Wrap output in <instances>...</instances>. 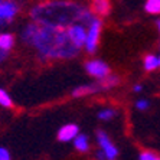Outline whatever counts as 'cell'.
<instances>
[{
	"label": "cell",
	"mask_w": 160,
	"mask_h": 160,
	"mask_svg": "<svg viewBox=\"0 0 160 160\" xmlns=\"http://www.w3.org/2000/svg\"><path fill=\"white\" fill-rule=\"evenodd\" d=\"M22 39L45 58H72L79 52L69 38L68 28L32 22L22 30Z\"/></svg>",
	"instance_id": "1"
},
{
	"label": "cell",
	"mask_w": 160,
	"mask_h": 160,
	"mask_svg": "<svg viewBox=\"0 0 160 160\" xmlns=\"http://www.w3.org/2000/svg\"><path fill=\"white\" fill-rule=\"evenodd\" d=\"M30 16L35 23L58 28H69L75 23H82L88 28L95 19L91 10L71 2H48L38 4L32 9Z\"/></svg>",
	"instance_id": "2"
},
{
	"label": "cell",
	"mask_w": 160,
	"mask_h": 160,
	"mask_svg": "<svg viewBox=\"0 0 160 160\" xmlns=\"http://www.w3.org/2000/svg\"><path fill=\"white\" fill-rule=\"evenodd\" d=\"M117 84H118V78L117 77H107V78L102 79L98 84H89V85H82V87L75 88L72 95L74 97H82V95H87V94H95L98 91H104V89L112 88Z\"/></svg>",
	"instance_id": "3"
},
{
	"label": "cell",
	"mask_w": 160,
	"mask_h": 160,
	"mask_svg": "<svg viewBox=\"0 0 160 160\" xmlns=\"http://www.w3.org/2000/svg\"><path fill=\"white\" fill-rule=\"evenodd\" d=\"M101 20L98 18H95L91 22L88 28H87V41H85V46L88 53H94L97 51L98 46V39H100V32H101Z\"/></svg>",
	"instance_id": "4"
},
{
	"label": "cell",
	"mask_w": 160,
	"mask_h": 160,
	"mask_svg": "<svg viewBox=\"0 0 160 160\" xmlns=\"http://www.w3.org/2000/svg\"><path fill=\"white\" fill-rule=\"evenodd\" d=\"M19 12V6L15 2L0 0V28L6 26L16 18Z\"/></svg>",
	"instance_id": "5"
},
{
	"label": "cell",
	"mask_w": 160,
	"mask_h": 160,
	"mask_svg": "<svg viewBox=\"0 0 160 160\" xmlns=\"http://www.w3.org/2000/svg\"><path fill=\"white\" fill-rule=\"evenodd\" d=\"M85 69L91 77L94 78H98V79H105L107 77H110V68L105 62L100 59H92V61H88L85 63Z\"/></svg>",
	"instance_id": "6"
},
{
	"label": "cell",
	"mask_w": 160,
	"mask_h": 160,
	"mask_svg": "<svg viewBox=\"0 0 160 160\" xmlns=\"http://www.w3.org/2000/svg\"><path fill=\"white\" fill-rule=\"evenodd\" d=\"M97 140L101 147V152L105 154L107 160H116L117 154H118V150H117V147L111 143V140L108 138L107 134H105L104 131H98Z\"/></svg>",
	"instance_id": "7"
},
{
	"label": "cell",
	"mask_w": 160,
	"mask_h": 160,
	"mask_svg": "<svg viewBox=\"0 0 160 160\" xmlns=\"http://www.w3.org/2000/svg\"><path fill=\"white\" fill-rule=\"evenodd\" d=\"M78 134H79L78 126H75V124H65L58 131V138L61 142H71V140H75V137Z\"/></svg>",
	"instance_id": "8"
},
{
	"label": "cell",
	"mask_w": 160,
	"mask_h": 160,
	"mask_svg": "<svg viewBox=\"0 0 160 160\" xmlns=\"http://www.w3.org/2000/svg\"><path fill=\"white\" fill-rule=\"evenodd\" d=\"M15 45V38L13 35L4 32V33H0V49L4 51V52H9Z\"/></svg>",
	"instance_id": "9"
},
{
	"label": "cell",
	"mask_w": 160,
	"mask_h": 160,
	"mask_svg": "<svg viewBox=\"0 0 160 160\" xmlns=\"http://www.w3.org/2000/svg\"><path fill=\"white\" fill-rule=\"evenodd\" d=\"M92 12L100 16H104L110 12V3L107 0H95L92 2Z\"/></svg>",
	"instance_id": "10"
},
{
	"label": "cell",
	"mask_w": 160,
	"mask_h": 160,
	"mask_svg": "<svg viewBox=\"0 0 160 160\" xmlns=\"http://www.w3.org/2000/svg\"><path fill=\"white\" fill-rule=\"evenodd\" d=\"M74 146H75V149L79 150V152H87L89 149L88 137H87L85 134H78L74 140Z\"/></svg>",
	"instance_id": "11"
},
{
	"label": "cell",
	"mask_w": 160,
	"mask_h": 160,
	"mask_svg": "<svg viewBox=\"0 0 160 160\" xmlns=\"http://www.w3.org/2000/svg\"><path fill=\"white\" fill-rule=\"evenodd\" d=\"M160 67L159 58L156 55H147L144 58V68L146 71H154L156 68Z\"/></svg>",
	"instance_id": "12"
},
{
	"label": "cell",
	"mask_w": 160,
	"mask_h": 160,
	"mask_svg": "<svg viewBox=\"0 0 160 160\" xmlns=\"http://www.w3.org/2000/svg\"><path fill=\"white\" fill-rule=\"evenodd\" d=\"M144 9L149 12V13L159 15L160 13V0H149V2H146Z\"/></svg>",
	"instance_id": "13"
},
{
	"label": "cell",
	"mask_w": 160,
	"mask_h": 160,
	"mask_svg": "<svg viewBox=\"0 0 160 160\" xmlns=\"http://www.w3.org/2000/svg\"><path fill=\"white\" fill-rule=\"evenodd\" d=\"M0 105H2V107H6V108L13 105V101H12L10 95L2 88H0Z\"/></svg>",
	"instance_id": "14"
},
{
	"label": "cell",
	"mask_w": 160,
	"mask_h": 160,
	"mask_svg": "<svg viewBox=\"0 0 160 160\" xmlns=\"http://www.w3.org/2000/svg\"><path fill=\"white\" fill-rule=\"evenodd\" d=\"M117 112L114 111V110H111V108H107V110H101L100 112H98V117H100L101 120H111L112 117L116 116Z\"/></svg>",
	"instance_id": "15"
},
{
	"label": "cell",
	"mask_w": 160,
	"mask_h": 160,
	"mask_svg": "<svg viewBox=\"0 0 160 160\" xmlns=\"http://www.w3.org/2000/svg\"><path fill=\"white\" fill-rule=\"evenodd\" d=\"M159 157L154 154L153 152H143L140 154V160H157Z\"/></svg>",
	"instance_id": "16"
},
{
	"label": "cell",
	"mask_w": 160,
	"mask_h": 160,
	"mask_svg": "<svg viewBox=\"0 0 160 160\" xmlns=\"http://www.w3.org/2000/svg\"><path fill=\"white\" fill-rule=\"evenodd\" d=\"M136 107H137L138 110L144 111V110H147V108H149V101H147V100H138L137 104H136Z\"/></svg>",
	"instance_id": "17"
},
{
	"label": "cell",
	"mask_w": 160,
	"mask_h": 160,
	"mask_svg": "<svg viewBox=\"0 0 160 160\" xmlns=\"http://www.w3.org/2000/svg\"><path fill=\"white\" fill-rule=\"evenodd\" d=\"M0 160H12L9 150L4 147H0Z\"/></svg>",
	"instance_id": "18"
},
{
	"label": "cell",
	"mask_w": 160,
	"mask_h": 160,
	"mask_svg": "<svg viewBox=\"0 0 160 160\" xmlns=\"http://www.w3.org/2000/svg\"><path fill=\"white\" fill-rule=\"evenodd\" d=\"M6 56H8V52H4V51L0 49V62H3V61L6 59Z\"/></svg>",
	"instance_id": "19"
},
{
	"label": "cell",
	"mask_w": 160,
	"mask_h": 160,
	"mask_svg": "<svg viewBox=\"0 0 160 160\" xmlns=\"http://www.w3.org/2000/svg\"><path fill=\"white\" fill-rule=\"evenodd\" d=\"M97 159H98V160H105V159H107V157H105V154H104V153H102V152H101V150H100V152L97 153Z\"/></svg>",
	"instance_id": "20"
},
{
	"label": "cell",
	"mask_w": 160,
	"mask_h": 160,
	"mask_svg": "<svg viewBox=\"0 0 160 160\" xmlns=\"http://www.w3.org/2000/svg\"><path fill=\"white\" fill-rule=\"evenodd\" d=\"M142 89H143L142 85H136V87H134V91H136V92H140Z\"/></svg>",
	"instance_id": "21"
},
{
	"label": "cell",
	"mask_w": 160,
	"mask_h": 160,
	"mask_svg": "<svg viewBox=\"0 0 160 160\" xmlns=\"http://www.w3.org/2000/svg\"><path fill=\"white\" fill-rule=\"evenodd\" d=\"M159 29H160V22H159Z\"/></svg>",
	"instance_id": "22"
},
{
	"label": "cell",
	"mask_w": 160,
	"mask_h": 160,
	"mask_svg": "<svg viewBox=\"0 0 160 160\" xmlns=\"http://www.w3.org/2000/svg\"><path fill=\"white\" fill-rule=\"evenodd\" d=\"M159 62H160V56H159Z\"/></svg>",
	"instance_id": "23"
},
{
	"label": "cell",
	"mask_w": 160,
	"mask_h": 160,
	"mask_svg": "<svg viewBox=\"0 0 160 160\" xmlns=\"http://www.w3.org/2000/svg\"><path fill=\"white\" fill-rule=\"evenodd\" d=\"M157 160H160V159H157Z\"/></svg>",
	"instance_id": "24"
}]
</instances>
